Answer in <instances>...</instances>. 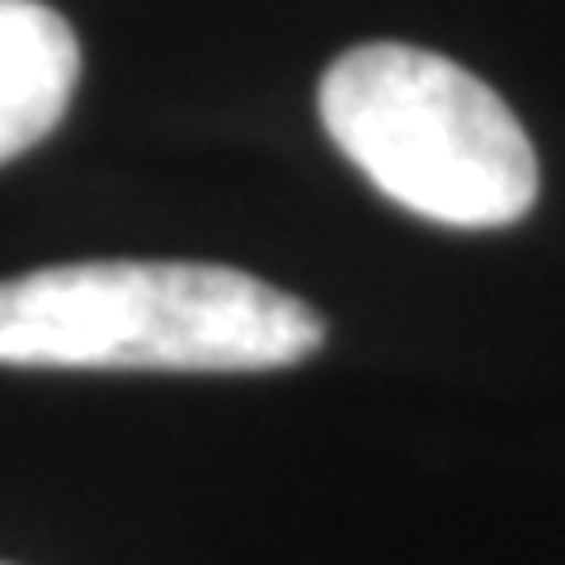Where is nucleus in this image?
Segmentation results:
<instances>
[{
  "instance_id": "1",
  "label": "nucleus",
  "mask_w": 565,
  "mask_h": 565,
  "mask_svg": "<svg viewBox=\"0 0 565 565\" xmlns=\"http://www.w3.org/2000/svg\"><path fill=\"white\" fill-rule=\"evenodd\" d=\"M321 334L307 302L222 264L90 259L0 282L6 367L269 373L311 359Z\"/></svg>"
},
{
  "instance_id": "2",
  "label": "nucleus",
  "mask_w": 565,
  "mask_h": 565,
  "mask_svg": "<svg viewBox=\"0 0 565 565\" xmlns=\"http://www.w3.org/2000/svg\"><path fill=\"white\" fill-rule=\"evenodd\" d=\"M321 122L377 193L438 226H509L537 199V151L514 109L438 52L349 47L321 81Z\"/></svg>"
},
{
  "instance_id": "3",
  "label": "nucleus",
  "mask_w": 565,
  "mask_h": 565,
  "mask_svg": "<svg viewBox=\"0 0 565 565\" xmlns=\"http://www.w3.org/2000/svg\"><path fill=\"white\" fill-rule=\"evenodd\" d=\"M81 81V43L43 0H0V166L57 128Z\"/></svg>"
}]
</instances>
